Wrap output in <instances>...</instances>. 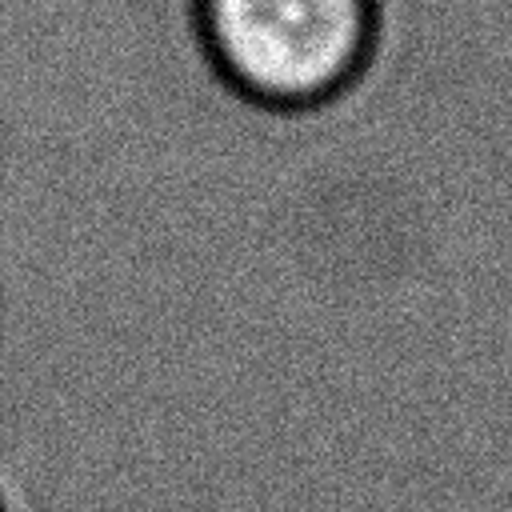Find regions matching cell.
Here are the masks:
<instances>
[{
    "mask_svg": "<svg viewBox=\"0 0 512 512\" xmlns=\"http://www.w3.org/2000/svg\"><path fill=\"white\" fill-rule=\"evenodd\" d=\"M220 72L280 112L348 108L388 40V0H200Z\"/></svg>",
    "mask_w": 512,
    "mask_h": 512,
    "instance_id": "6da1fadb",
    "label": "cell"
}]
</instances>
